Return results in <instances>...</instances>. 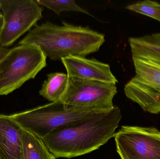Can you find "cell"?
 Listing matches in <instances>:
<instances>
[{"label": "cell", "mask_w": 160, "mask_h": 159, "mask_svg": "<svg viewBox=\"0 0 160 159\" xmlns=\"http://www.w3.org/2000/svg\"><path fill=\"white\" fill-rule=\"evenodd\" d=\"M122 118L121 110H110L78 124L57 129L42 138L56 158H72L99 148L114 136Z\"/></svg>", "instance_id": "1"}, {"label": "cell", "mask_w": 160, "mask_h": 159, "mask_svg": "<svg viewBox=\"0 0 160 159\" xmlns=\"http://www.w3.org/2000/svg\"><path fill=\"white\" fill-rule=\"evenodd\" d=\"M135 75L124 87L128 99L145 112L160 113V63L132 57Z\"/></svg>", "instance_id": "5"}, {"label": "cell", "mask_w": 160, "mask_h": 159, "mask_svg": "<svg viewBox=\"0 0 160 159\" xmlns=\"http://www.w3.org/2000/svg\"><path fill=\"white\" fill-rule=\"evenodd\" d=\"M9 51V49L7 48L4 47L0 45V61L5 57Z\"/></svg>", "instance_id": "16"}, {"label": "cell", "mask_w": 160, "mask_h": 159, "mask_svg": "<svg viewBox=\"0 0 160 159\" xmlns=\"http://www.w3.org/2000/svg\"><path fill=\"white\" fill-rule=\"evenodd\" d=\"M39 91V95L51 102L60 100L64 94L68 84V77L63 73H52L48 75Z\"/></svg>", "instance_id": "13"}, {"label": "cell", "mask_w": 160, "mask_h": 159, "mask_svg": "<svg viewBox=\"0 0 160 159\" xmlns=\"http://www.w3.org/2000/svg\"><path fill=\"white\" fill-rule=\"evenodd\" d=\"M105 42L102 34L62 21V25L50 21L35 26L19 43L38 47L47 58L58 61L70 56H85L98 52Z\"/></svg>", "instance_id": "2"}, {"label": "cell", "mask_w": 160, "mask_h": 159, "mask_svg": "<svg viewBox=\"0 0 160 159\" xmlns=\"http://www.w3.org/2000/svg\"><path fill=\"white\" fill-rule=\"evenodd\" d=\"M132 56L160 63V32L128 39Z\"/></svg>", "instance_id": "11"}, {"label": "cell", "mask_w": 160, "mask_h": 159, "mask_svg": "<svg viewBox=\"0 0 160 159\" xmlns=\"http://www.w3.org/2000/svg\"><path fill=\"white\" fill-rule=\"evenodd\" d=\"M3 24V18L2 15H0V32L2 28Z\"/></svg>", "instance_id": "17"}, {"label": "cell", "mask_w": 160, "mask_h": 159, "mask_svg": "<svg viewBox=\"0 0 160 159\" xmlns=\"http://www.w3.org/2000/svg\"><path fill=\"white\" fill-rule=\"evenodd\" d=\"M3 24L0 45L7 48L37 25L44 10L36 0H0Z\"/></svg>", "instance_id": "6"}, {"label": "cell", "mask_w": 160, "mask_h": 159, "mask_svg": "<svg viewBox=\"0 0 160 159\" xmlns=\"http://www.w3.org/2000/svg\"><path fill=\"white\" fill-rule=\"evenodd\" d=\"M22 130L11 116L0 115V159H22Z\"/></svg>", "instance_id": "10"}, {"label": "cell", "mask_w": 160, "mask_h": 159, "mask_svg": "<svg viewBox=\"0 0 160 159\" xmlns=\"http://www.w3.org/2000/svg\"><path fill=\"white\" fill-rule=\"evenodd\" d=\"M0 9H1V4H0ZM2 14H1V12H0V15H2Z\"/></svg>", "instance_id": "18"}, {"label": "cell", "mask_w": 160, "mask_h": 159, "mask_svg": "<svg viewBox=\"0 0 160 159\" xmlns=\"http://www.w3.org/2000/svg\"><path fill=\"white\" fill-rule=\"evenodd\" d=\"M117 93L116 85L68 77L64 94L60 99L66 104L94 110H110Z\"/></svg>", "instance_id": "7"}, {"label": "cell", "mask_w": 160, "mask_h": 159, "mask_svg": "<svg viewBox=\"0 0 160 159\" xmlns=\"http://www.w3.org/2000/svg\"><path fill=\"white\" fill-rule=\"evenodd\" d=\"M22 159H55L41 138L22 129Z\"/></svg>", "instance_id": "12"}, {"label": "cell", "mask_w": 160, "mask_h": 159, "mask_svg": "<svg viewBox=\"0 0 160 159\" xmlns=\"http://www.w3.org/2000/svg\"><path fill=\"white\" fill-rule=\"evenodd\" d=\"M126 9L150 17L160 22V3L151 0L138 1L128 5Z\"/></svg>", "instance_id": "15"}, {"label": "cell", "mask_w": 160, "mask_h": 159, "mask_svg": "<svg viewBox=\"0 0 160 159\" xmlns=\"http://www.w3.org/2000/svg\"><path fill=\"white\" fill-rule=\"evenodd\" d=\"M47 57L38 47L20 45L9 49L0 61V96L20 88L47 66Z\"/></svg>", "instance_id": "4"}, {"label": "cell", "mask_w": 160, "mask_h": 159, "mask_svg": "<svg viewBox=\"0 0 160 159\" xmlns=\"http://www.w3.org/2000/svg\"><path fill=\"white\" fill-rule=\"evenodd\" d=\"M36 2L39 5L51 9L58 16H60L61 12L63 11H76L84 13L88 16L95 17L87 10L78 5L74 0H36Z\"/></svg>", "instance_id": "14"}, {"label": "cell", "mask_w": 160, "mask_h": 159, "mask_svg": "<svg viewBox=\"0 0 160 159\" xmlns=\"http://www.w3.org/2000/svg\"><path fill=\"white\" fill-rule=\"evenodd\" d=\"M106 111L69 105L59 100L10 116L22 129L42 139L57 129L76 125Z\"/></svg>", "instance_id": "3"}, {"label": "cell", "mask_w": 160, "mask_h": 159, "mask_svg": "<svg viewBox=\"0 0 160 159\" xmlns=\"http://www.w3.org/2000/svg\"><path fill=\"white\" fill-rule=\"evenodd\" d=\"M114 137L121 159H160V131L156 128L122 126Z\"/></svg>", "instance_id": "8"}, {"label": "cell", "mask_w": 160, "mask_h": 159, "mask_svg": "<svg viewBox=\"0 0 160 159\" xmlns=\"http://www.w3.org/2000/svg\"><path fill=\"white\" fill-rule=\"evenodd\" d=\"M68 77L100 81L116 85L118 80L113 74L109 64L95 58L70 56L61 59Z\"/></svg>", "instance_id": "9"}]
</instances>
